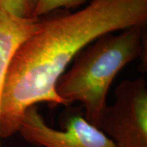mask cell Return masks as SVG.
Segmentation results:
<instances>
[{
    "label": "cell",
    "mask_w": 147,
    "mask_h": 147,
    "mask_svg": "<svg viewBox=\"0 0 147 147\" xmlns=\"http://www.w3.org/2000/svg\"><path fill=\"white\" fill-rule=\"evenodd\" d=\"M147 0H90L75 12L38 18V30L12 58L0 96V138L18 131L26 110L40 102L63 105L59 78L76 55L103 34L145 26Z\"/></svg>",
    "instance_id": "obj_1"
},
{
    "label": "cell",
    "mask_w": 147,
    "mask_h": 147,
    "mask_svg": "<svg viewBox=\"0 0 147 147\" xmlns=\"http://www.w3.org/2000/svg\"><path fill=\"white\" fill-rule=\"evenodd\" d=\"M143 30L144 26H132L119 33H107L81 50L56 84L64 105L80 102L85 119L97 127L117 74L136 58L144 57Z\"/></svg>",
    "instance_id": "obj_2"
},
{
    "label": "cell",
    "mask_w": 147,
    "mask_h": 147,
    "mask_svg": "<svg viewBox=\"0 0 147 147\" xmlns=\"http://www.w3.org/2000/svg\"><path fill=\"white\" fill-rule=\"evenodd\" d=\"M98 128L117 147H147V84L145 78L123 80L115 91Z\"/></svg>",
    "instance_id": "obj_3"
},
{
    "label": "cell",
    "mask_w": 147,
    "mask_h": 147,
    "mask_svg": "<svg viewBox=\"0 0 147 147\" xmlns=\"http://www.w3.org/2000/svg\"><path fill=\"white\" fill-rule=\"evenodd\" d=\"M61 119L62 130L51 127L33 105L26 110L18 132L26 142L40 147H117L110 137L85 119L80 109L67 110Z\"/></svg>",
    "instance_id": "obj_4"
},
{
    "label": "cell",
    "mask_w": 147,
    "mask_h": 147,
    "mask_svg": "<svg viewBox=\"0 0 147 147\" xmlns=\"http://www.w3.org/2000/svg\"><path fill=\"white\" fill-rule=\"evenodd\" d=\"M38 27V19L22 18L0 4V96L7 71L21 45Z\"/></svg>",
    "instance_id": "obj_5"
},
{
    "label": "cell",
    "mask_w": 147,
    "mask_h": 147,
    "mask_svg": "<svg viewBox=\"0 0 147 147\" xmlns=\"http://www.w3.org/2000/svg\"><path fill=\"white\" fill-rule=\"evenodd\" d=\"M88 0H38L34 18H41L61 8H75L84 4Z\"/></svg>",
    "instance_id": "obj_6"
},
{
    "label": "cell",
    "mask_w": 147,
    "mask_h": 147,
    "mask_svg": "<svg viewBox=\"0 0 147 147\" xmlns=\"http://www.w3.org/2000/svg\"><path fill=\"white\" fill-rule=\"evenodd\" d=\"M38 0H0L1 6L15 16L22 18H34Z\"/></svg>",
    "instance_id": "obj_7"
}]
</instances>
